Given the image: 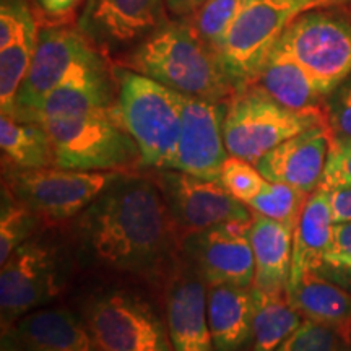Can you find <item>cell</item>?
<instances>
[{
  "label": "cell",
  "instance_id": "obj_37",
  "mask_svg": "<svg viewBox=\"0 0 351 351\" xmlns=\"http://www.w3.org/2000/svg\"><path fill=\"white\" fill-rule=\"evenodd\" d=\"M39 25L77 23L85 0H33Z\"/></svg>",
  "mask_w": 351,
  "mask_h": 351
},
{
  "label": "cell",
  "instance_id": "obj_18",
  "mask_svg": "<svg viewBox=\"0 0 351 351\" xmlns=\"http://www.w3.org/2000/svg\"><path fill=\"white\" fill-rule=\"evenodd\" d=\"M2 351H98L93 337L72 311L34 309L2 332Z\"/></svg>",
  "mask_w": 351,
  "mask_h": 351
},
{
  "label": "cell",
  "instance_id": "obj_28",
  "mask_svg": "<svg viewBox=\"0 0 351 351\" xmlns=\"http://www.w3.org/2000/svg\"><path fill=\"white\" fill-rule=\"evenodd\" d=\"M0 212V263L3 265L21 244L32 238L38 223L43 219L16 199L5 186H2Z\"/></svg>",
  "mask_w": 351,
  "mask_h": 351
},
{
  "label": "cell",
  "instance_id": "obj_24",
  "mask_svg": "<svg viewBox=\"0 0 351 351\" xmlns=\"http://www.w3.org/2000/svg\"><path fill=\"white\" fill-rule=\"evenodd\" d=\"M251 85L261 88L276 103L296 111L320 108V103L327 99L314 78L276 46Z\"/></svg>",
  "mask_w": 351,
  "mask_h": 351
},
{
  "label": "cell",
  "instance_id": "obj_11",
  "mask_svg": "<svg viewBox=\"0 0 351 351\" xmlns=\"http://www.w3.org/2000/svg\"><path fill=\"white\" fill-rule=\"evenodd\" d=\"M153 181L163 195L182 241L212 226L252 221L251 208L228 194L218 181L176 169H158Z\"/></svg>",
  "mask_w": 351,
  "mask_h": 351
},
{
  "label": "cell",
  "instance_id": "obj_2",
  "mask_svg": "<svg viewBox=\"0 0 351 351\" xmlns=\"http://www.w3.org/2000/svg\"><path fill=\"white\" fill-rule=\"evenodd\" d=\"M114 65L202 99L230 101L238 91L221 57L202 41L189 20L171 19Z\"/></svg>",
  "mask_w": 351,
  "mask_h": 351
},
{
  "label": "cell",
  "instance_id": "obj_12",
  "mask_svg": "<svg viewBox=\"0 0 351 351\" xmlns=\"http://www.w3.org/2000/svg\"><path fill=\"white\" fill-rule=\"evenodd\" d=\"M85 317L98 351H174L165 324L148 304L127 293L95 298Z\"/></svg>",
  "mask_w": 351,
  "mask_h": 351
},
{
  "label": "cell",
  "instance_id": "obj_29",
  "mask_svg": "<svg viewBox=\"0 0 351 351\" xmlns=\"http://www.w3.org/2000/svg\"><path fill=\"white\" fill-rule=\"evenodd\" d=\"M249 0H205L189 19L202 41L219 56L223 41Z\"/></svg>",
  "mask_w": 351,
  "mask_h": 351
},
{
  "label": "cell",
  "instance_id": "obj_35",
  "mask_svg": "<svg viewBox=\"0 0 351 351\" xmlns=\"http://www.w3.org/2000/svg\"><path fill=\"white\" fill-rule=\"evenodd\" d=\"M327 191L351 187V137H333L320 186Z\"/></svg>",
  "mask_w": 351,
  "mask_h": 351
},
{
  "label": "cell",
  "instance_id": "obj_16",
  "mask_svg": "<svg viewBox=\"0 0 351 351\" xmlns=\"http://www.w3.org/2000/svg\"><path fill=\"white\" fill-rule=\"evenodd\" d=\"M333 134L327 121L285 140L256 163L267 181L283 182L306 194L320 186Z\"/></svg>",
  "mask_w": 351,
  "mask_h": 351
},
{
  "label": "cell",
  "instance_id": "obj_14",
  "mask_svg": "<svg viewBox=\"0 0 351 351\" xmlns=\"http://www.w3.org/2000/svg\"><path fill=\"white\" fill-rule=\"evenodd\" d=\"M251 223H225L194 232L182 241V251L207 287H254Z\"/></svg>",
  "mask_w": 351,
  "mask_h": 351
},
{
  "label": "cell",
  "instance_id": "obj_19",
  "mask_svg": "<svg viewBox=\"0 0 351 351\" xmlns=\"http://www.w3.org/2000/svg\"><path fill=\"white\" fill-rule=\"evenodd\" d=\"M116 103L117 82L114 75V65L106 64L77 73L52 90L41 101L32 122H43L96 108L114 106Z\"/></svg>",
  "mask_w": 351,
  "mask_h": 351
},
{
  "label": "cell",
  "instance_id": "obj_7",
  "mask_svg": "<svg viewBox=\"0 0 351 351\" xmlns=\"http://www.w3.org/2000/svg\"><path fill=\"white\" fill-rule=\"evenodd\" d=\"M351 0H249L223 41L219 57L236 88L251 85L288 25L315 7Z\"/></svg>",
  "mask_w": 351,
  "mask_h": 351
},
{
  "label": "cell",
  "instance_id": "obj_1",
  "mask_svg": "<svg viewBox=\"0 0 351 351\" xmlns=\"http://www.w3.org/2000/svg\"><path fill=\"white\" fill-rule=\"evenodd\" d=\"M77 230L101 267L148 278L160 274L179 238L155 181L129 174L78 215Z\"/></svg>",
  "mask_w": 351,
  "mask_h": 351
},
{
  "label": "cell",
  "instance_id": "obj_9",
  "mask_svg": "<svg viewBox=\"0 0 351 351\" xmlns=\"http://www.w3.org/2000/svg\"><path fill=\"white\" fill-rule=\"evenodd\" d=\"M121 176V171L90 173L59 166L19 169L3 165L2 186L41 219L60 223L78 217Z\"/></svg>",
  "mask_w": 351,
  "mask_h": 351
},
{
  "label": "cell",
  "instance_id": "obj_23",
  "mask_svg": "<svg viewBox=\"0 0 351 351\" xmlns=\"http://www.w3.org/2000/svg\"><path fill=\"white\" fill-rule=\"evenodd\" d=\"M256 309L254 289L218 285L208 287L207 314L215 351H241L252 337Z\"/></svg>",
  "mask_w": 351,
  "mask_h": 351
},
{
  "label": "cell",
  "instance_id": "obj_21",
  "mask_svg": "<svg viewBox=\"0 0 351 351\" xmlns=\"http://www.w3.org/2000/svg\"><path fill=\"white\" fill-rule=\"evenodd\" d=\"M287 295L302 319L332 328L345 343L351 340V291L345 287L309 271L287 288Z\"/></svg>",
  "mask_w": 351,
  "mask_h": 351
},
{
  "label": "cell",
  "instance_id": "obj_25",
  "mask_svg": "<svg viewBox=\"0 0 351 351\" xmlns=\"http://www.w3.org/2000/svg\"><path fill=\"white\" fill-rule=\"evenodd\" d=\"M0 148L3 165L19 169L56 166L54 147L47 130L39 122L0 116Z\"/></svg>",
  "mask_w": 351,
  "mask_h": 351
},
{
  "label": "cell",
  "instance_id": "obj_8",
  "mask_svg": "<svg viewBox=\"0 0 351 351\" xmlns=\"http://www.w3.org/2000/svg\"><path fill=\"white\" fill-rule=\"evenodd\" d=\"M111 64L77 25H41L32 65L8 116L32 122L41 101L69 78Z\"/></svg>",
  "mask_w": 351,
  "mask_h": 351
},
{
  "label": "cell",
  "instance_id": "obj_22",
  "mask_svg": "<svg viewBox=\"0 0 351 351\" xmlns=\"http://www.w3.org/2000/svg\"><path fill=\"white\" fill-rule=\"evenodd\" d=\"M293 228L252 212L249 238L254 252V287L261 291H287L293 256Z\"/></svg>",
  "mask_w": 351,
  "mask_h": 351
},
{
  "label": "cell",
  "instance_id": "obj_39",
  "mask_svg": "<svg viewBox=\"0 0 351 351\" xmlns=\"http://www.w3.org/2000/svg\"><path fill=\"white\" fill-rule=\"evenodd\" d=\"M205 0H166L171 19L189 20Z\"/></svg>",
  "mask_w": 351,
  "mask_h": 351
},
{
  "label": "cell",
  "instance_id": "obj_34",
  "mask_svg": "<svg viewBox=\"0 0 351 351\" xmlns=\"http://www.w3.org/2000/svg\"><path fill=\"white\" fill-rule=\"evenodd\" d=\"M341 337L332 328L313 320H302L276 351H340Z\"/></svg>",
  "mask_w": 351,
  "mask_h": 351
},
{
  "label": "cell",
  "instance_id": "obj_33",
  "mask_svg": "<svg viewBox=\"0 0 351 351\" xmlns=\"http://www.w3.org/2000/svg\"><path fill=\"white\" fill-rule=\"evenodd\" d=\"M33 0H2L0 3V49L19 39L39 33Z\"/></svg>",
  "mask_w": 351,
  "mask_h": 351
},
{
  "label": "cell",
  "instance_id": "obj_15",
  "mask_svg": "<svg viewBox=\"0 0 351 351\" xmlns=\"http://www.w3.org/2000/svg\"><path fill=\"white\" fill-rule=\"evenodd\" d=\"M230 101L182 95V127L169 169L218 181L228 156L223 124Z\"/></svg>",
  "mask_w": 351,
  "mask_h": 351
},
{
  "label": "cell",
  "instance_id": "obj_27",
  "mask_svg": "<svg viewBox=\"0 0 351 351\" xmlns=\"http://www.w3.org/2000/svg\"><path fill=\"white\" fill-rule=\"evenodd\" d=\"M38 34L19 39L0 49V108L2 114H12L16 95L32 65Z\"/></svg>",
  "mask_w": 351,
  "mask_h": 351
},
{
  "label": "cell",
  "instance_id": "obj_4",
  "mask_svg": "<svg viewBox=\"0 0 351 351\" xmlns=\"http://www.w3.org/2000/svg\"><path fill=\"white\" fill-rule=\"evenodd\" d=\"M49 134L56 166L64 169L109 173L140 163L137 143L114 106L69 114L39 122Z\"/></svg>",
  "mask_w": 351,
  "mask_h": 351
},
{
  "label": "cell",
  "instance_id": "obj_30",
  "mask_svg": "<svg viewBox=\"0 0 351 351\" xmlns=\"http://www.w3.org/2000/svg\"><path fill=\"white\" fill-rule=\"evenodd\" d=\"M309 195L288 184L265 181L261 192L249 202L247 207L252 212L282 221L295 230L301 210Z\"/></svg>",
  "mask_w": 351,
  "mask_h": 351
},
{
  "label": "cell",
  "instance_id": "obj_31",
  "mask_svg": "<svg viewBox=\"0 0 351 351\" xmlns=\"http://www.w3.org/2000/svg\"><path fill=\"white\" fill-rule=\"evenodd\" d=\"M317 274L341 287L351 288V221L335 223L332 241Z\"/></svg>",
  "mask_w": 351,
  "mask_h": 351
},
{
  "label": "cell",
  "instance_id": "obj_13",
  "mask_svg": "<svg viewBox=\"0 0 351 351\" xmlns=\"http://www.w3.org/2000/svg\"><path fill=\"white\" fill-rule=\"evenodd\" d=\"M0 267L2 332L59 295L57 252L41 239H28Z\"/></svg>",
  "mask_w": 351,
  "mask_h": 351
},
{
  "label": "cell",
  "instance_id": "obj_32",
  "mask_svg": "<svg viewBox=\"0 0 351 351\" xmlns=\"http://www.w3.org/2000/svg\"><path fill=\"white\" fill-rule=\"evenodd\" d=\"M265 181L256 165L231 155L225 160L218 176V182L228 194L245 205L261 192Z\"/></svg>",
  "mask_w": 351,
  "mask_h": 351
},
{
  "label": "cell",
  "instance_id": "obj_3",
  "mask_svg": "<svg viewBox=\"0 0 351 351\" xmlns=\"http://www.w3.org/2000/svg\"><path fill=\"white\" fill-rule=\"evenodd\" d=\"M117 111L140 153V165L169 169L182 127V95L134 70L114 65Z\"/></svg>",
  "mask_w": 351,
  "mask_h": 351
},
{
  "label": "cell",
  "instance_id": "obj_26",
  "mask_svg": "<svg viewBox=\"0 0 351 351\" xmlns=\"http://www.w3.org/2000/svg\"><path fill=\"white\" fill-rule=\"evenodd\" d=\"M254 289L252 351H276L302 324V315L288 300L287 291Z\"/></svg>",
  "mask_w": 351,
  "mask_h": 351
},
{
  "label": "cell",
  "instance_id": "obj_20",
  "mask_svg": "<svg viewBox=\"0 0 351 351\" xmlns=\"http://www.w3.org/2000/svg\"><path fill=\"white\" fill-rule=\"evenodd\" d=\"M330 192L317 187L307 197L293 231V256L288 287L300 282L302 275L317 271L333 234Z\"/></svg>",
  "mask_w": 351,
  "mask_h": 351
},
{
  "label": "cell",
  "instance_id": "obj_36",
  "mask_svg": "<svg viewBox=\"0 0 351 351\" xmlns=\"http://www.w3.org/2000/svg\"><path fill=\"white\" fill-rule=\"evenodd\" d=\"M324 112L333 137H351V75L327 96Z\"/></svg>",
  "mask_w": 351,
  "mask_h": 351
},
{
  "label": "cell",
  "instance_id": "obj_10",
  "mask_svg": "<svg viewBox=\"0 0 351 351\" xmlns=\"http://www.w3.org/2000/svg\"><path fill=\"white\" fill-rule=\"evenodd\" d=\"M169 20L166 0H85L75 25L114 64Z\"/></svg>",
  "mask_w": 351,
  "mask_h": 351
},
{
  "label": "cell",
  "instance_id": "obj_17",
  "mask_svg": "<svg viewBox=\"0 0 351 351\" xmlns=\"http://www.w3.org/2000/svg\"><path fill=\"white\" fill-rule=\"evenodd\" d=\"M208 287L189 263L166 291V328L174 351H215L207 314Z\"/></svg>",
  "mask_w": 351,
  "mask_h": 351
},
{
  "label": "cell",
  "instance_id": "obj_38",
  "mask_svg": "<svg viewBox=\"0 0 351 351\" xmlns=\"http://www.w3.org/2000/svg\"><path fill=\"white\" fill-rule=\"evenodd\" d=\"M330 192V207L333 221H351V187L335 189Z\"/></svg>",
  "mask_w": 351,
  "mask_h": 351
},
{
  "label": "cell",
  "instance_id": "obj_6",
  "mask_svg": "<svg viewBox=\"0 0 351 351\" xmlns=\"http://www.w3.org/2000/svg\"><path fill=\"white\" fill-rule=\"evenodd\" d=\"M328 96L351 75V12L346 3L298 15L276 43Z\"/></svg>",
  "mask_w": 351,
  "mask_h": 351
},
{
  "label": "cell",
  "instance_id": "obj_5",
  "mask_svg": "<svg viewBox=\"0 0 351 351\" xmlns=\"http://www.w3.org/2000/svg\"><path fill=\"white\" fill-rule=\"evenodd\" d=\"M322 122L324 109H289L258 86L245 85L228 103L223 135L228 155L256 165L285 140Z\"/></svg>",
  "mask_w": 351,
  "mask_h": 351
}]
</instances>
